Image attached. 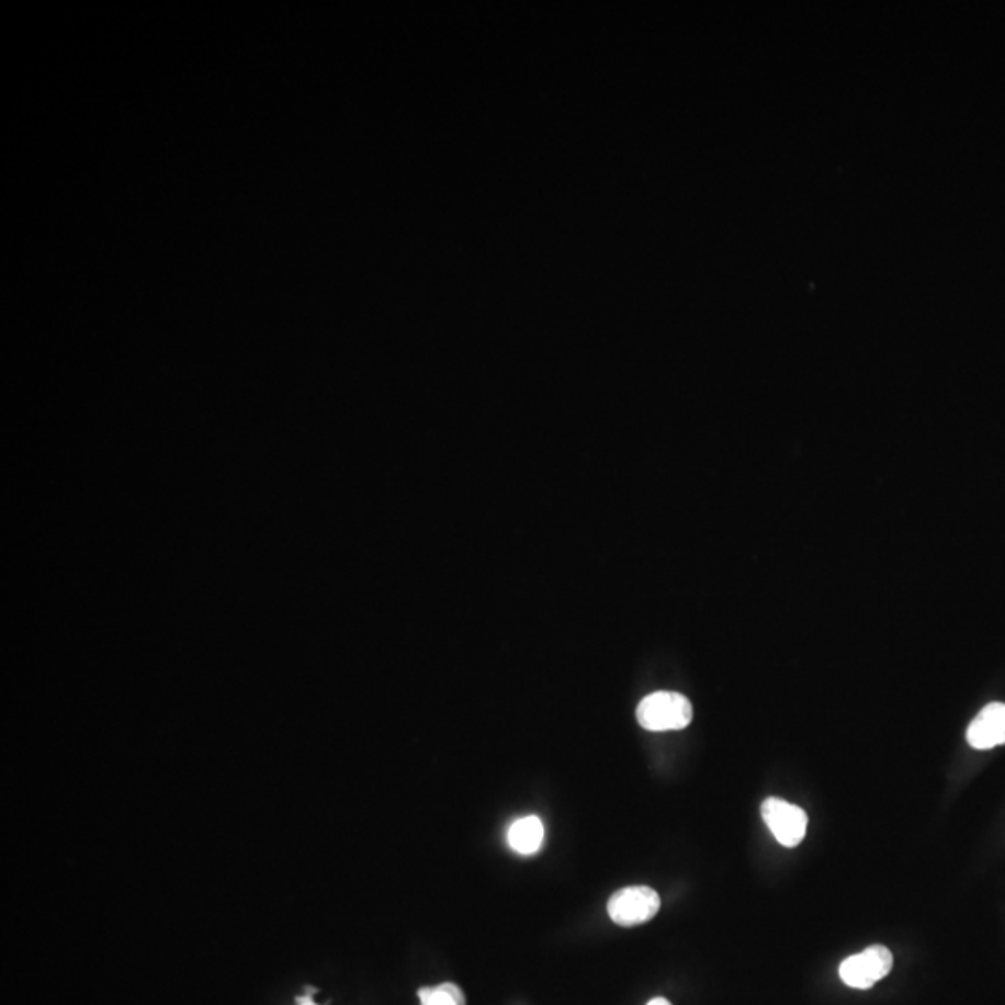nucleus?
I'll list each match as a JSON object with an SVG mask.
<instances>
[{
    "mask_svg": "<svg viewBox=\"0 0 1005 1005\" xmlns=\"http://www.w3.org/2000/svg\"><path fill=\"white\" fill-rule=\"evenodd\" d=\"M637 721L644 730L651 732L684 730L693 721V705L684 695L657 691L641 700Z\"/></svg>",
    "mask_w": 1005,
    "mask_h": 1005,
    "instance_id": "obj_1",
    "label": "nucleus"
},
{
    "mask_svg": "<svg viewBox=\"0 0 1005 1005\" xmlns=\"http://www.w3.org/2000/svg\"><path fill=\"white\" fill-rule=\"evenodd\" d=\"M662 907V897L651 887L617 890L607 903V914L620 927H635L651 922Z\"/></svg>",
    "mask_w": 1005,
    "mask_h": 1005,
    "instance_id": "obj_2",
    "label": "nucleus"
},
{
    "mask_svg": "<svg viewBox=\"0 0 1005 1005\" xmlns=\"http://www.w3.org/2000/svg\"><path fill=\"white\" fill-rule=\"evenodd\" d=\"M894 967V956L887 946H870L840 964V978L847 987L871 989Z\"/></svg>",
    "mask_w": 1005,
    "mask_h": 1005,
    "instance_id": "obj_3",
    "label": "nucleus"
},
{
    "mask_svg": "<svg viewBox=\"0 0 1005 1005\" xmlns=\"http://www.w3.org/2000/svg\"><path fill=\"white\" fill-rule=\"evenodd\" d=\"M761 817L780 846L798 847L806 836L809 815L795 804L769 798L761 804Z\"/></svg>",
    "mask_w": 1005,
    "mask_h": 1005,
    "instance_id": "obj_4",
    "label": "nucleus"
},
{
    "mask_svg": "<svg viewBox=\"0 0 1005 1005\" xmlns=\"http://www.w3.org/2000/svg\"><path fill=\"white\" fill-rule=\"evenodd\" d=\"M967 739H969L970 747L978 748V750H989V748L1005 745V704L993 702V704L985 705L970 723Z\"/></svg>",
    "mask_w": 1005,
    "mask_h": 1005,
    "instance_id": "obj_5",
    "label": "nucleus"
},
{
    "mask_svg": "<svg viewBox=\"0 0 1005 1005\" xmlns=\"http://www.w3.org/2000/svg\"><path fill=\"white\" fill-rule=\"evenodd\" d=\"M544 823L537 815H526L509 828V844L520 855H534L544 844Z\"/></svg>",
    "mask_w": 1005,
    "mask_h": 1005,
    "instance_id": "obj_6",
    "label": "nucleus"
},
{
    "mask_svg": "<svg viewBox=\"0 0 1005 1005\" xmlns=\"http://www.w3.org/2000/svg\"><path fill=\"white\" fill-rule=\"evenodd\" d=\"M421 1005H466V996L456 983H442L438 987L419 989Z\"/></svg>",
    "mask_w": 1005,
    "mask_h": 1005,
    "instance_id": "obj_7",
    "label": "nucleus"
},
{
    "mask_svg": "<svg viewBox=\"0 0 1005 1005\" xmlns=\"http://www.w3.org/2000/svg\"><path fill=\"white\" fill-rule=\"evenodd\" d=\"M646 1005H673V1004H670V1002H668L667 998H654V1000H651V1002H648V1004Z\"/></svg>",
    "mask_w": 1005,
    "mask_h": 1005,
    "instance_id": "obj_8",
    "label": "nucleus"
},
{
    "mask_svg": "<svg viewBox=\"0 0 1005 1005\" xmlns=\"http://www.w3.org/2000/svg\"><path fill=\"white\" fill-rule=\"evenodd\" d=\"M298 1005H317V1004L313 1002L312 996H302V998H298Z\"/></svg>",
    "mask_w": 1005,
    "mask_h": 1005,
    "instance_id": "obj_9",
    "label": "nucleus"
}]
</instances>
